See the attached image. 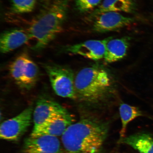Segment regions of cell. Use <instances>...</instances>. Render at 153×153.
Instances as JSON below:
<instances>
[{
    "instance_id": "cell-11",
    "label": "cell",
    "mask_w": 153,
    "mask_h": 153,
    "mask_svg": "<svg viewBox=\"0 0 153 153\" xmlns=\"http://www.w3.org/2000/svg\"><path fill=\"white\" fill-rule=\"evenodd\" d=\"M31 39L27 30L14 29L4 32L0 38V51L6 53L18 48Z\"/></svg>"
},
{
    "instance_id": "cell-5",
    "label": "cell",
    "mask_w": 153,
    "mask_h": 153,
    "mask_svg": "<svg viewBox=\"0 0 153 153\" xmlns=\"http://www.w3.org/2000/svg\"><path fill=\"white\" fill-rule=\"evenodd\" d=\"M33 111L30 105L17 116L4 121L0 127L1 138L13 141L20 140L31 124Z\"/></svg>"
},
{
    "instance_id": "cell-13",
    "label": "cell",
    "mask_w": 153,
    "mask_h": 153,
    "mask_svg": "<svg viewBox=\"0 0 153 153\" xmlns=\"http://www.w3.org/2000/svg\"><path fill=\"white\" fill-rule=\"evenodd\" d=\"M119 143L129 145L140 153H153V138L148 133L133 134L120 140Z\"/></svg>"
},
{
    "instance_id": "cell-16",
    "label": "cell",
    "mask_w": 153,
    "mask_h": 153,
    "mask_svg": "<svg viewBox=\"0 0 153 153\" xmlns=\"http://www.w3.org/2000/svg\"><path fill=\"white\" fill-rule=\"evenodd\" d=\"M27 53H24L19 55L9 65V70L11 77L19 87L26 90L24 76L25 63Z\"/></svg>"
},
{
    "instance_id": "cell-2",
    "label": "cell",
    "mask_w": 153,
    "mask_h": 153,
    "mask_svg": "<svg viewBox=\"0 0 153 153\" xmlns=\"http://www.w3.org/2000/svg\"><path fill=\"white\" fill-rule=\"evenodd\" d=\"M68 0H54L45 12L30 25L27 30L36 43L32 49L42 50L62 32L66 18Z\"/></svg>"
},
{
    "instance_id": "cell-8",
    "label": "cell",
    "mask_w": 153,
    "mask_h": 153,
    "mask_svg": "<svg viewBox=\"0 0 153 153\" xmlns=\"http://www.w3.org/2000/svg\"><path fill=\"white\" fill-rule=\"evenodd\" d=\"M110 37L101 40H91L65 48L64 51L70 54L78 55L93 60L104 58L106 45Z\"/></svg>"
},
{
    "instance_id": "cell-18",
    "label": "cell",
    "mask_w": 153,
    "mask_h": 153,
    "mask_svg": "<svg viewBox=\"0 0 153 153\" xmlns=\"http://www.w3.org/2000/svg\"><path fill=\"white\" fill-rule=\"evenodd\" d=\"M37 0H11V11L17 14H25L32 12Z\"/></svg>"
},
{
    "instance_id": "cell-1",
    "label": "cell",
    "mask_w": 153,
    "mask_h": 153,
    "mask_svg": "<svg viewBox=\"0 0 153 153\" xmlns=\"http://www.w3.org/2000/svg\"><path fill=\"white\" fill-rule=\"evenodd\" d=\"M109 128L108 122L93 115L82 117L62 136L64 153H100Z\"/></svg>"
},
{
    "instance_id": "cell-19",
    "label": "cell",
    "mask_w": 153,
    "mask_h": 153,
    "mask_svg": "<svg viewBox=\"0 0 153 153\" xmlns=\"http://www.w3.org/2000/svg\"><path fill=\"white\" fill-rule=\"evenodd\" d=\"M101 0H76L77 8L82 12H87L95 8L100 3Z\"/></svg>"
},
{
    "instance_id": "cell-17",
    "label": "cell",
    "mask_w": 153,
    "mask_h": 153,
    "mask_svg": "<svg viewBox=\"0 0 153 153\" xmlns=\"http://www.w3.org/2000/svg\"><path fill=\"white\" fill-rule=\"evenodd\" d=\"M39 75L38 66L27 54L25 61L24 72L26 90H29L34 87L39 79Z\"/></svg>"
},
{
    "instance_id": "cell-7",
    "label": "cell",
    "mask_w": 153,
    "mask_h": 153,
    "mask_svg": "<svg viewBox=\"0 0 153 153\" xmlns=\"http://www.w3.org/2000/svg\"><path fill=\"white\" fill-rule=\"evenodd\" d=\"M22 153H64L58 137L48 135L33 137L25 140Z\"/></svg>"
},
{
    "instance_id": "cell-4",
    "label": "cell",
    "mask_w": 153,
    "mask_h": 153,
    "mask_svg": "<svg viewBox=\"0 0 153 153\" xmlns=\"http://www.w3.org/2000/svg\"><path fill=\"white\" fill-rule=\"evenodd\" d=\"M53 91L64 98L76 99L73 71L68 66L54 63L43 64Z\"/></svg>"
},
{
    "instance_id": "cell-3",
    "label": "cell",
    "mask_w": 153,
    "mask_h": 153,
    "mask_svg": "<svg viewBox=\"0 0 153 153\" xmlns=\"http://www.w3.org/2000/svg\"><path fill=\"white\" fill-rule=\"evenodd\" d=\"M112 84L110 74L104 68L93 66L83 68L75 77L76 99L85 104H99L109 95Z\"/></svg>"
},
{
    "instance_id": "cell-15",
    "label": "cell",
    "mask_w": 153,
    "mask_h": 153,
    "mask_svg": "<svg viewBox=\"0 0 153 153\" xmlns=\"http://www.w3.org/2000/svg\"><path fill=\"white\" fill-rule=\"evenodd\" d=\"M122 127L120 132V139L125 137L128 124L136 118L142 116L141 111L137 107L121 103L119 108Z\"/></svg>"
},
{
    "instance_id": "cell-6",
    "label": "cell",
    "mask_w": 153,
    "mask_h": 153,
    "mask_svg": "<svg viewBox=\"0 0 153 153\" xmlns=\"http://www.w3.org/2000/svg\"><path fill=\"white\" fill-rule=\"evenodd\" d=\"M69 113L51 97L45 95L39 97L33 111L34 127H38L49 120Z\"/></svg>"
},
{
    "instance_id": "cell-10",
    "label": "cell",
    "mask_w": 153,
    "mask_h": 153,
    "mask_svg": "<svg viewBox=\"0 0 153 153\" xmlns=\"http://www.w3.org/2000/svg\"><path fill=\"white\" fill-rule=\"evenodd\" d=\"M93 30L99 33L114 31L125 27L133 22V18L126 17L120 13L109 11L97 15Z\"/></svg>"
},
{
    "instance_id": "cell-12",
    "label": "cell",
    "mask_w": 153,
    "mask_h": 153,
    "mask_svg": "<svg viewBox=\"0 0 153 153\" xmlns=\"http://www.w3.org/2000/svg\"><path fill=\"white\" fill-rule=\"evenodd\" d=\"M130 38L123 37L109 40L106 45L104 59L107 63L117 62L127 54L130 45Z\"/></svg>"
},
{
    "instance_id": "cell-9",
    "label": "cell",
    "mask_w": 153,
    "mask_h": 153,
    "mask_svg": "<svg viewBox=\"0 0 153 153\" xmlns=\"http://www.w3.org/2000/svg\"><path fill=\"white\" fill-rule=\"evenodd\" d=\"M74 116L68 113L34 127L30 136L36 137L48 135L62 137L68 127L74 123Z\"/></svg>"
},
{
    "instance_id": "cell-14",
    "label": "cell",
    "mask_w": 153,
    "mask_h": 153,
    "mask_svg": "<svg viewBox=\"0 0 153 153\" xmlns=\"http://www.w3.org/2000/svg\"><path fill=\"white\" fill-rule=\"evenodd\" d=\"M135 5L131 0H104L95 11L94 14L113 11L130 13L133 12Z\"/></svg>"
}]
</instances>
